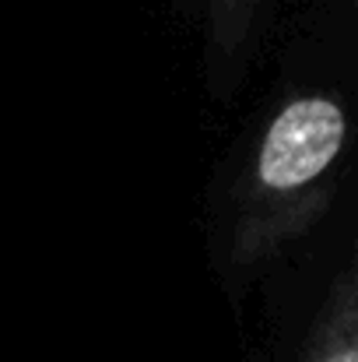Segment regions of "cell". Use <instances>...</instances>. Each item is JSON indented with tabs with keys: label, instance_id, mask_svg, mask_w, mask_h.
<instances>
[{
	"label": "cell",
	"instance_id": "1",
	"mask_svg": "<svg viewBox=\"0 0 358 362\" xmlns=\"http://www.w3.org/2000/svg\"><path fill=\"white\" fill-rule=\"evenodd\" d=\"M345 144L348 117L334 92L292 95L267 120L229 229L232 267L263 264L327 215Z\"/></svg>",
	"mask_w": 358,
	"mask_h": 362
},
{
	"label": "cell",
	"instance_id": "2",
	"mask_svg": "<svg viewBox=\"0 0 358 362\" xmlns=\"http://www.w3.org/2000/svg\"><path fill=\"white\" fill-rule=\"evenodd\" d=\"M302 362H358V292L352 271H345L327 296Z\"/></svg>",
	"mask_w": 358,
	"mask_h": 362
},
{
	"label": "cell",
	"instance_id": "3",
	"mask_svg": "<svg viewBox=\"0 0 358 362\" xmlns=\"http://www.w3.org/2000/svg\"><path fill=\"white\" fill-rule=\"evenodd\" d=\"M260 7H263V0H204L208 49L215 57L211 64H222V60L236 57L249 46Z\"/></svg>",
	"mask_w": 358,
	"mask_h": 362
}]
</instances>
